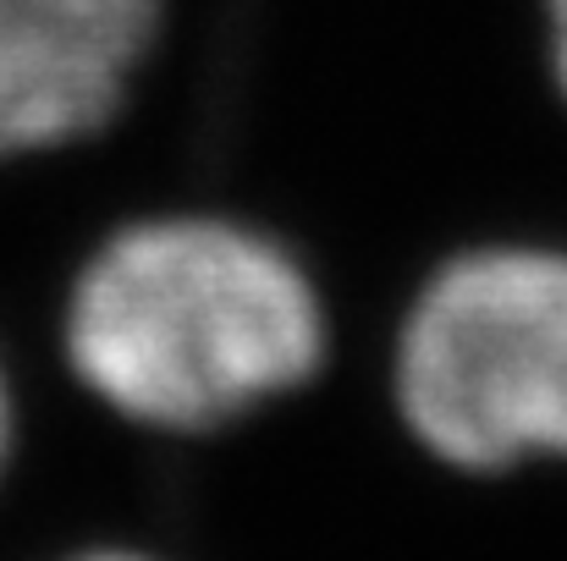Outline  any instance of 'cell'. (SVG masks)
<instances>
[{"label": "cell", "instance_id": "2", "mask_svg": "<svg viewBox=\"0 0 567 561\" xmlns=\"http://www.w3.org/2000/svg\"><path fill=\"white\" fill-rule=\"evenodd\" d=\"M385 402L408 446L452 474L567 457V253L463 248L435 259L385 336Z\"/></svg>", "mask_w": 567, "mask_h": 561}, {"label": "cell", "instance_id": "4", "mask_svg": "<svg viewBox=\"0 0 567 561\" xmlns=\"http://www.w3.org/2000/svg\"><path fill=\"white\" fill-rule=\"evenodd\" d=\"M50 561H172L155 546H138V540H89V546H72Z\"/></svg>", "mask_w": 567, "mask_h": 561}, {"label": "cell", "instance_id": "1", "mask_svg": "<svg viewBox=\"0 0 567 561\" xmlns=\"http://www.w3.org/2000/svg\"><path fill=\"white\" fill-rule=\"evenodd\" d=\"M331 359L337 320L309 253L226 204L105 226L55 309L61 374L161 440L231 435L303 396Z\"/></svg>", "mask_w": 567, "mask_h": 561}, {"label": "cell", "instance_id": "3", "mask_svg": "<svg viewBox=\"0 0 567 561\" xmlns=\"http://www.w3.org/2000/svg\"><path fill=\"white\" fill-rule=\"evenodd\" d=\"M166 17L172 0H0V172L105 138Z\"/></svg>", "mask_w": 567, "mask_h": 561}, {"label": "cell", "instance_id": "5", "mask_svg": "<svg viewBox=\"0 0 567 561\" xmlns=\"http://www.w3.org/2000/svg\"><path fill=\"white\" fill-rule=\"evenodd\" d=\"M17 424H22V413H17V380H11V364L0 353V485H6V468L17 457Z\"/></svg>", "mask_w": 567, "mask_h": 561}, {"label": "cell", "instance_id": "6", "mask_svg": "<svg viewBox=\"0 0 567 561\" xmlns=\"http://www.w3.org/2000/svg\"><path fill=\"white\" fill-rule=\"evenodd\" d=\"M551 61H557V83L567 94V0H551Z\"/></svg>", "mask_w": 567, "mask_h": 561}]
</instances>
